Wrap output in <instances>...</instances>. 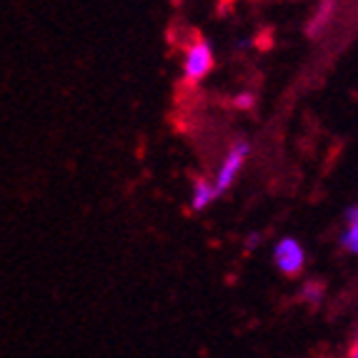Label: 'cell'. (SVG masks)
<instances>
[{"label":"cell","instance_id":"obj_1","mask_svg":"<svg viewBox=\"0 0 358 358\" xmlns=\"http://www.w3.org/2000/svg\"><path fill=\"white\" fill-rule=\"evenodd\" d=\"M213 48H210L206 41H193L185 50L183 58V78L188 85L201 83L210 71H213Z\"/></svg>","mask_w":358,"mask_h":358},{"label":"cell","instance_id":"obj_2","mask_svg":"<svg viewBox=\"0 0 358 358\" xmlns=\"http://www.w3.org/2000/svg\"><path fill=\"white\" fill-rule=\"evenodd\" d=\"M273 263L286 278L301 275V271H303V266H306V251H303V245H301V241L293 238V236H283V238L273 245Z\"/></svg>","mask_w":358,"mask_h":358},{"label":"cell","instance_id":"obj_3","mask_svg":"<svg viewBox=\"0 0 358 358\" xmlns=\"http://www.w3.org/2000/svg\"><path fill=\"white\" fill-rule=\"evenodd\" d=\"M248 153H251V145L245 143V141H238V143H233L231 148H228L226 158H223L221 166H218V173H215V180H213L218 193H226L228 188L236 183V178H238V173L245 166Z\"/></svg>","mask_w":358,"mask_h":358},{"label":"cell","instance_id":"obj_4","mask_svg":"<svg viewBox=\"0 0 358 358\" xmlns=\"http://www.w3.org/2000/svg\"><path fill=\"white\" fill-rule=\"evenodd\" d=\"M218 196H221V193H218V188H215L213 180L198 178L191 188V208L193 210H206Z\"/></svg>","mask_w":358,"mask_h":358},{"label":"cell","instance_id":"obj_5","mask_svg":"<svg viewBox=\"0 0 358 358\" xmlns=\"http://www.w3.org/2000/svg\"><path fill=\"white\" fill-rule=\"evenodd\" d=\"M341 245H343L348 253L358 256V206L346 210V228L341 233Z\"/></svg>","mask_w":358,"mask_h":358},{"label":"cell","instance_id":"obj_6","mask_svg":"<svg viewBox=\"0 0 358 358\" xmlns=\"http://www.w3.org/2000/svg\"><path fill=\"white\" fill-rule=\"evenodd\" d=\"M301 296H303L308 303H321L323 288L318 286V283H306V286L301 288Z\"/></svg>","mask_w":358,"mask_h":358},{"label":"cell","instance_id":"obj_7","mask_svg":"<svg viewBox=\"0 0 358 358\" xmlns=\"http://www.w3.org/2000/svg\"><path fill=\"white\" fill-rule=\"evenodd\" d=\"M331 13H334V3H331V0H326V3L321 6V10H318V15H316L318 20H313V28H321V25L329 20Z\"/></svg>","mask_w":358,"mask_h":358},{"label":"cell","instance_id":"obj_8","mask_svg":"<svg viewBox=\"0 0 358 358\" xmlns=\"http://www.w3.org/2000/svg\"><path fill=\"white\" fill-rule=\"evenodd\" d=\"M253 103H256V98H253L251 93H243V96L236 98V108H243V110H248V108H253Z\"/></svg>","mask_w":358,"mask_h":358},{"label":"cell","instance_id":"obj_9","mask_svg":"<svg viewBox=\"0 0 358 358\" xmlns=\"http://www.w3.org/2000/svg\"><path fill=\"white\" fill-rule=\"evenodd\" d=\"M348 358H358V329H356V336H353L351 348H348Z\"/></svg>","mask_w":358,"mask_h":358}]
</instances>
